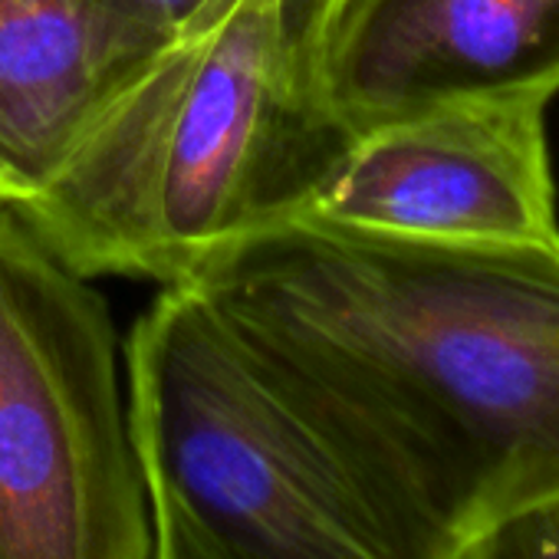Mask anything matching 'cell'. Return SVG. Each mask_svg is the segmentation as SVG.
Masks as SVG:
<instances>
[{
	"instance_id": "3957f363",
	"label": "cell",
	"mask_w": 559,
	"mask_h": 559,
	"mask_svg": "<svg viewBox=\"0 0 559 559\" xmlns=\"http://www.w3.org/2000/svg\"><path fill=\"white\" fill-rule=\"evenodd\" d=\"M126 389L142 474L243 559H457L477 503L194 284L135 320Z\"/></svg>"
},
{
	"instance_id": "30bf717a",
	"label": "cell",
	"mask_w": 559,
	"mask_h": 559,
	"mask_svg": "<svg viewBox=\"0 0 559 559\" xmlns=\"http://www.w3.org/2000/svg\"><path fill=\"white\" fill-rule=\"evenodd\" d=\"M96 4H103L116 17L129 21L132 27L168 44L188 34L191 27L217 17L234 0H96Z\"/></svg>"
},
{
	"instance_id": "277c9868",
	"label": "cell",
	"mask_w": 559,
	"mask_h": 559,
	"mask_svg": "<svg viewBox=\"0 0 559 559\" xmlns=\"http://www.w3.org/2000/svg\"><path fill=\"white\" fill-rule=\"evenodd\" d=\"M0 559H152L112 310L11 204H0Z\"/></svg>"
},
{
	"instance_id": "52a82bcc",
	"label": "cell",
	"mask_w": 559,
	"mask_h": 559,
	"mask_svg": "<svg viewBox=\"0 0 559 559\" xmlns=\"http://www.w3.org/2000/svg\"><path fill=\"white\" fill-rule=\"evenodd\" d=\"M162 47L96 0H0V204L37 194Z\"/></svg>"
},
{
	"instance_id": "5b68a950",
	"label": "cell",
	"mask_w": 559,
	"mask_h": 559,
	"mask_svg": "<svg viewBox=\"0 0 559 559\" xmlns=\"http://www.w3.org/2000/svg\"><path fill=\"white\" fill-rule=\"evenodd\" d=\"M290 221L418 243H559L546 99H461L362 129Z\"/></svg>"
},
{
	"instance_id": "6da1fadb",
	"label": "cell",
	"mask_w": 559,
	"mask_h": 559,
	"mask_svg": "<svg viewBox=\"0 0 559 559\" xmlns=\"http://www.w3.org/2000/svg\"><path fill=\"white\" fill-rule=\"evenodd\" d=\"M493 516L559 493V243L284 221L191 280Z\"/></svg>"
},
{
	"instance_id": "ba28073f",
	"label": "cell",
	"mask_w": 559,
	"mask_h": 559,
	"mask_svg": "<svg viewBox=\"0 0 559 559\" xmlns=\"http://www.w3.org/2000/svg\"><path fill=\"white\" fill-rule=\"evenodd\" d=\"M457 559H559V493L493 516Z\"/></svg>"
},
{
	"instance_id": "8992f818",
	"label": "cell",
	"mask_w": 559,
	"mask_h": 559,
	"mask_svg": "<svg viewBox=\"0 0 559 559\" xmlns=\"http://www.w3.org/2000/svg\"><path fill=\"white\" fill-rule=\"evenodd\" d=\"M349 135L461 99L559 93V0H343L323 53Z\"/></svg>"
},
{
	"instance_id": "9c48e42d",
	"label": "cell",
	"mask_w": 559,
	"mask_h": 559,
	"mask_svg": "<svg viewBox=\"0 0 559 559\" xmlns=\"http://www.w3.org/2000/svg\"><path fill=\"white\" fill-rule=\"evenodd\" d=\"M152 507V559H243L227 549L165 484L145 477Z\"/></svg>"
},
{
	"instance_id": "7a4b0ae2",
	"label": "cell",
	"mask_w": 559,
	"mask_h": 559,
	"mask_svg": "<svg viewBox=\"0 0 559 559\" xmlns=\"http://www.w3.org/2000/svg\"><path fill=\"white\" fill-rule=\"evenodd\" d=\"M343 0H234L168 40L17 207L86 276L185 284L297 217L353 139L323 86Z\"/></svg>"
}]
</instances>
